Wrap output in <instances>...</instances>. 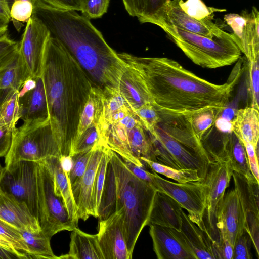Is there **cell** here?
Wrapping results in <instances>:
<instances>
[{
	"label": "cell",
	"instance_id": "6da1fadb",
	"mask_svg": "<svg viewBox=\"0 0 259 259\" xmlns=\"http://www.w3.org/2000/svg\"><path fill=\"white\" fill-rule=\"evenodd\" d=\"M118 54L138 72L151 103L159 114L190 116L209 108L223 111L238 80L237 76L217 84L199 77L171 59Z\"/></svg>",
	"mask_w": 259,
	"mask_h": 259
},
{
	"label": "cell",
	"instance_id": "7a4b0ae2",
	"mask_svg": "<svg viewBox=\"0 0 259 259\" xmlns=\"http://www.w3.org/2000/svg\"><path fill=\"white\" fill-rule=\"evenodd\" d=\"M41 76L52 134L61 155H68L92 81L72 55L51 35Z\"/></svg>",
	"mask_w": 259,
	"mask_h": 259
},
{
	"label": "cell",
	"instance_id": "3957f363",
	"mask_svg": "<svg viewBox=\"0 0 259 259\" xmlns=\"http://www.w3.org/2000/svg\"><path fill=\"white\" fill-rule=\"evenodd\" d=\"M33 14L72 55L95 86L118 87L127 65L90 19L76 11L54 9L41 0L34 6Z\"/></svg>",
	"mask_w": 259,
	"mask_h": 259
},
{
	"label": "cell",
	"instance_id": "277c9868",
	"mask_svg": "<svg viewBox=\"0 0 259 259\" xmlns=\"http://www.w3.org/2000/svg\"><path fill=\"white\" fill-rule=\"evenodd\" d=\"M156 190L135 176L122 159L111 151L98 218L103 220L121 210L127 250L132 258L138 237L148 225Z\"/></svg>",
	"mask_w": 259,
	"mask_h": 259
},
{
	"label": "cell",
	"instance_id": "5b68a950",
	"mask_svg": "<svg viewBox=\"0 0 259 259\" xmlns=\"http://www.w3.org/2000/svg\"><path fill=\"white\" fill-rule=\"evenodd\" d=\"M160 116L154 130L148 133L157 162L177 169H196L203 181L211 162L190 116Z\"/></svg>",
	"mask_w": 259,
	"mask_h": 259
},
{
	"label": "cell",
	"instance_id": "8992f818",
	"mask_svg": "<svg viewBox=\"0 0 259 259\" xmlns=\"http://www.w3.org/2000/svg\"><path fill=\"white\" fill-rule=\"evenodd\" d=\"M159 26L185 55L195 64L215 69L232 65L238 61L241 52L236 44L234 34L209 38L180 29L163 21Z\"/></svg>",
	"mask_w": 259,
	"mask_h": 259
},
{
	"label": "cell",
	"instance_id": "52a82bcc",
	"mask_svg": "<svg viewBox=\"0 0 259 259\" xmlns=\"http://www.w3.org/2000/svg\"><path fill=\"white\" fill-rule=\"evenodd\" d=\"M61 154L55 140L50 121L23 123L16 128L10 149L6 155L5 168L21 161L39 162Z\"/></svg>",
	"mask_w": 259,
	"mask_h": 259
},
{
	"label": "cell",
	"instance_id": "ba28073f",
	"mask_svg": "<svg viewBox=\"0 0 259 259\" xmlns=\"http://www.w3.org/2000/svg\"><path fill=\"white\" fill-rule=\"evenodd\" d=\"M36 219L41 231L51 238L77 227L70 219L61 198L55 193L51 172L44 161L36 162Z\"/></svg>",
	"mask_w": 259,
	"mask_h": 259
},
{
	"label": "cell",
	"instance_id": "9c48e42d",
	"mask_svg": "<svg viewBox=\"0 0 259 259\" xmlns=\"http://www.w3.org/2000/svg\"><path fill=\"white\" fill-rule=\"evenodd\" d=\"M232 172L228 160L212 162L208 165L203 181L206 188V206L203 219L205 234L213 245L220 239L216 227L217 209L229 185Z\"/></svg>",
	"mask_w": 259,
	"mask_h": 259
},
{
	"label": "cell",
	"instance_id": "30bf717a",
	"mask_svg": "<svg viewBox=\"0 0 259 259\" xmlns=\"http://www.w3.org/2000/svg\"><path fill=\"white\" fill-rule=\"evenodd\" d=\"M152 186L156 191L175 200L187 211L189 218L205 233L203 219L206 206V188L203 181L175 183L155 172Z\"/></svg>",
	"mask_w": 259,
	"mask_h": 259
},
{
	"label": "cell",
	"instance_id": "8fae6325",
	"mask_svg": "<svg viewBox=\"0 0 259 259\" xmlns=\"http://www.w3.org/2000/svg\"><path fill=\"white\" fill-rule=\"evenodd\" d=\"M51 37L45 24L33 14L26 23L18 52L32 78L41 76L45 52Z\"/></svg>",
	"mask_w": 259,
	"mask_h": 259
},
{
	"label": "cell",
	"instance_id": "7c38bea8",
	"mask_svg": "<svg viewBox=\"0 0 259 259\" xmlns=\"http://www.w3.org/2000/svg\"><path fill=\"white\" fill-rule=\"evenodd\" d=\"M36 162L21 161L6 169L0 188L25 203L36 217Z\"/></svg>",
	"mask_w": 259,
	"mask_h": 259
},
{
	"label": "cell",
	"instance_id": "4fadbf2b",
	"mask_svg": "<svg viewBox=\"0 0 259 259\" xmlns=\"http://www.w3.org/2000/svg\"><path fill=\"white\" fill-rule=\"evenodd\" d=\"M224 20L232 28L236 44L248 62L259 58V12L253 7L250 12L243 11L240 15L226 14Z\"/></svg>",
	"mask_w": 259,
	"mask_h": 259
},
{
	"label": "cell",
	"instance_id": "5bb4252c",
	"mask_svg": "<svg viewBox=\"0 0 259 259\" xmlns=\"http://www.w3.org/2000/svg\"><path fill=\"white\" fill-rule=\"evenodd\" d=\"M211 18L200 20L194 19L182 9L179 0H168L163 6L154 24L163 21L180 29L209 38L224 37L233 34L224 31Z\"/></svg>",
	"mask_w": 259,
	"mask_h": 259
},
{
	"label": "cell",
	"instance_id": "9a60e30c",
	"mask_svg": "<svg viewBox=\"0 0 259 259\" xmlns=\"http://www.w3.org/2000/svg\"><path fill=\"white\" fill-rule=\"evenodd\" d=\"M234 189L239 197L245 218V230L259 255L258 183L250 182L243 175L233 171Z\"/></svg>",
	"mask_w": 259,
	"mask_h": 259
},
{
	"label": "cell",
	"instance_id": "2e32d148",
	"mask_svg": "<svg viewBox=\"0 0 259 259\" xmlns=\"http://www.w3.org/2000/svg\"><path fill=\"white\" fill-rule=\"evenodd\" d=\"M216 227L220 239L228 240L233 246L245 232V218L235 189L223 197L216 212Z\"/></svg>",
	"mask_w": 259,
	"mask_h": 259
},
{
	"label": "cell",
	"instance_id": "e0dca14e",
	"mask_svg": "<svg viewBox=\"0 0 259 259\" xmlns=\"http://www.w3.org/2000/svg\"><path fill=\"white\" fill-rule=\"evenodd\" d=\"M97 235L104 259L132 258L125 239L121 210L99 220Z\"/></svg>",
	"mask_w": 259,
	"mask_h": 259
},
{
	"label": "cell",
	"instance_id": "ac0fdd59",
	"mask_svg": "<svg viewBox=\"0 0 259 259\" xmlns=\"http://www.w3.org/2000/svg\"><path fill=\"white\" fill-rule=\"evenodd\" d=\"M100 143L95 146L85 171L76 182L71 185L73 199L79 219L86 221L94 217L92 194L96 172L105 147Z\"/></svg>",
	"mask_w": 259,
	"mask_h": 259
},
{
	"label": "cell",
	"instance_id": "d6986e66",
	"mask_svg": "<svg viewBox=\"0 0 259 259\" xmlns=\"http://www.w3.org/2000/svg\"><path fill=\"white\" fill-rule=\"evenodd\" d=\"M0 220L22 230L41 231L36 217L27 205L0 188Z\"/></svg>",
	"mask_w": 259,
	"mask_h": 259
},
{
	"label": "cell",
	"instance_id": "ffe728a7",
	"mask_svg": "<svg viewBox=\"0 0 259 259\" xmlns=\"http://www.w3.org/2000/svg\"><path fill=\"white\" fill-rule=\"evenodd\" d=\"M180 231L170 228L173 234L185 246L194 259H214L213 244L206 234L182 211Z\"/></svg>",
	"mask_w": 259,
	"mask_h": 259
},
{
	"label": "cell",
	"instance_id": "44dd1931",
	"mask_svg": "<svg viewBox=\"0 0 259 259\" xmlns=\"http://www.w3.org/2000/svg\"><path fill=\"white\" fill-rule=\"evenodd\" d=\"M149 226L153 250L158 259H194L170 228L153 224Z\"/></svg>",
	"mask_w": 259,
	"mask_h": 259
},
{
	"label": "cell",
	"instance_id": "7402d4cb",
	"mask_svg": "<svg viewBox=\"0 0 259 259\" xmlns=\"http://www.w3.org/2000/svg\"><path fill=\"white\" fill-rule=\"evenodd\" d=\"M102 89L93 86L78 121L74 138L80 136L92 125H97L102 140L106 142L109 126L104 118Z\"/></svg>",
	"mask_w": 259,
	"mask_h": 259
},
{
	"label": "cell",
	"instance_id": "603a6c76",
	"mask_svg": "<svg viewBox=\"0 0 259 259\" xmlns=\"http://www.w3.org/2000/svg\"><path fill=\"white\" fill-rule=\"evenodd\" d=\"M182 207L168 195L156 191L148 225H156L180 231Z\"/></svg>",
	"mask_w": 259,
	"mask_h": 259
},
{
	"label": "cell",
	"instance_id": "cb8c5ba5",
	"mask_svg": "<svg viewBox=\"0 0 259 259\" xmlns=\"http://www.w3.org/2000/svg\"><path fill=\"white\" fill-rule=\"evenodd\" d=\"M36 79L35 88L19 97L20 119L23 123L29 124L49 120L43 80L41 76Z\"/></svg>",
	"mask_w": 259,
	"mask_h": 259
},
{
	"label": "cell",
	"instance_id": "d4e9b609",
	"mask_svg": "<svg viewBox=\"0 0 259 259\" xmlns=\"http://www.w3.org/2000/svg\"><path fill=\"white\" fill-rule=\"evenodd\" d=\"M127 65L118 85V90L127 107L134 112L141 106L151 103L145 85L138 72Z\"/></svg>",
	"mask_w": 259,
	"mask_h": 259
},
{
	"label": "cell",
	"instance_id": "484cf974",
	"mask_svg": "<svg viewBox=\"0 0 259 259\" xmlns=\"http://www.w3.org/2000/svg\"><path fill=\"white\" fill-rule=\"evenodd\" d=\"M221 139L222 157L228 160L233 171L245 176L250 182H257L250 171L245 147L232 132L223 135Z\"/></svg>",
	"mask_w": 259,
	"mask_h": 259
},
{
	"label": "cell",
	"instance_id": "4316f807",
	"mask_svg": "<svg viewBox=\"0 0 259 259\" xmlns=\"http://www.w3.org/2000/svg\"><path fill=\"white\" fill-rule=\"evenodd\" d=\"M59 157H52L43 161L51 172L55 194L61 198L70 219L77 226L79 220L68 175L61 167Z\"/></svg>",
	"mask_w": 259,
	"mask_h": 259
},
{
	"label": "cell",
	"instance_id": "83f0119b",
	"mask_svg": "<svg viewBox=\"0 0 259 259\" xmlns=\"http://www.w3.org/2000/svg\"><path fill=\"white\" fill-rule=\"evenodd\" d=\"M231 130L241 141L251 143L258 149L259 139V112L252 107L237 111L231 122Z\"/></svg>",
	"mask_w": 259,
	"mask_h": 259
},
{
	"label": "cell",
	"instance_id": "f1b7e54d",
	"mask_svg": "<svg viewBox=\"0 0 259 259\" xmlns=\"http://www.w3.org/2000/svg\"><path fill=\"white\" fill-rule=\"evenodd\" d=\"M58 258L104 259L97 234L85 233L78 227L71 231L69 250Z\"/></svg>",
	"mask_w": 259,
	"mask_h": 259
},
{
	"label": "cell",
	"instance_id": "f546056e",
	"mask_svg": "<svg viewBox=\"0 0 259 259\" xmlns=\"http://www.w3.org/2000/svg\"><path fill=\"white\" fill-rule=\"evenodd\" d=\"M30 77H31L18 48L0 75V91L5 93L11 90L19 91Z\"/></svg>",
	"mask_w": 259,
	"mask_h": 259
},
{
	"label": "cell",
	"instance_id": "4dcf8cb0",
	"mask_svg": "<svg viewBox=\"0 0 259 259\" xmlns=\"http://www.w3.org/2000/svg\"><path fill=\"white\" fill-rule=\"evenodd\" d=\"M129 130L121 121L109 125L106 136V144L124 161L145 167L131 150L128 140Z\"/></svg>",
	"mask_w": 259,
	"mask_h": 259
},
{
	"label": "cell",
	"instance_id": "1f68e13d",
	"mask_svg": "<svg viewBox=\"0 0 259 259\" xmlns=\"http://www.w3.org/2000/svg\"><path fill=\"white\" fill-rule=\"evenodd\" d=\"M20 232L27 245L31 258H58L51 248V238L45 235L41 231L30 232L20 230Z\"/></svg>",
	"mask_w": 259,
	"mask_h": 259
},
{
	"label": "cell",
	"instance_id": "d6a6232c",
	"mask_svg": "<svg viewBox=\"0 0 259 259\" xmlns=\"http://www.w3.org/2000/svg\"><path fill=\"white\" fill-rule=\"evenodd\" d=\"M140 122L130 130L128 140L131 150L134 156L140 159L145 158L157 162L154 155L150 138Z\"/></svg>",
	"mask_w": 259,
	"mask_h": 259
},
{
	"label": "cell",
	"instance_id": "836d02e7",
	"mask_svg": "<svg viewBox=\"0 0 259 259\" xmlns=\"http://www.w3.org/2000/svg\"><path fill=\"white\" fill-rule=\"evenodd\" d=\"M140 160L146 168L172 179L178 183H185L193 181H201L198 172L196 169H177L145 158H141Z\"/></svg>",
	"mask_w": 259,
	"mask_h": 259
},
{
	"label": "cell",
	"instance_id": "e575fe53",
	"mask_svg": "<svg viewBox=\"0 0 259 259\" xmlns=\"http://www.w3.org/2000/svg\"><path fill=\"white\" fill-rule=\"evenodd\" d=\"M17 90L7 93L0 103V124L12 128L21 118V107Z\"/></svg>",
	"mask_w": 259,
	"mask_h": 259
},
{
	"label": "cell",
	"instance_id": "d590c367",
	"mask_svg": "<svg viewBox=\"0 0 259 259\" xmlns=\"http://www.w3.org/2000/svg\"><path fill=\"white\" fill-rule=\"evenodd\" d=\"M111 151L108 146L105 147L95 176L92 201L94 217L95 218H98V215L107 166L110 158Z\"/></svg>",
	"mask_w": 259,
	"mask_h": 259
},
{
	"label": "cell",
	"instance_id": "8d00e7d4",
	"mask_svg": "<svg viewBox=\"0 0 259 259\" xmlns=\"http://www.w3.org/2000/svg\"><path fill=\"white\" fill-rule=\"evenodd\" d=\"M100 143L106 145L101 138L97 126L92 125L80 136L72 140L69 155L71 156L77 153L88 151Z\"/></svg>",
	"mask_w": 259,
	"mask_h": 259
},
{
	"label": "cell",
	"instance_id": "74e56055",
	"mask_svg": "<svg viewBox=\"0 0 259 259\" xmlns=\"http://www.w3.org/2000/svg\"><path fill=\"white\" fill-rule=\"evenodd\" d=\"M221 112L214 108H209L190 116L194 132L200 140L203 139L206 132L216 122Z\"/></svg>",
	"mask_w": 259,
	"mask_h": 259
},
{
	"label": "cell",
	"instance_id": "f35d334b",
	"mask_svg": "<svg viewBox=\"0 0 259 259\" xmlns=\"http://www.w3.org/2000/svg\"><path fill=\"white\" fill-rule=\"evenodd\" d=\"M102 93L104 108V115L108 125V120L111 115L120 109L127 106L117 88L105 87L102 89Z\"/></svg>",
	"mask_w": 259,
	"mask_h": 259
},
{
	"label": "cell",
	"instance_id": "ab89813d",
	"mask_svg": "<svg viewBox=\"0 0 259 259\" xmlns=\"http://www.w3.org/2000/svg\"><path fill=\"white\" fill-rule=\"evenodd\" d=\"M34 6L25 0H16L10 7V18L18 31L27 23L33 14Z\"/></svg>",
	"mask_w": 259,
	"mask_h": 259
},
{
	"label": "cell",
	"instance_id": "60d3db41",
	"mask_svg": "<svg viewBox=\"0 0 259 259\" xmlns=\"http://www.w3.org/2000/svg\"><path fill=\"white\" fill-rule=\"evenodd\" d=\"M182 9L189 16L197 20L213 18L215 9L207 7L202 0H179Z\"/></svg>",
	"mask_w": 259,
	"mask_h": 259
},
{
	"label": "cell",
	"instance_id": "b9f144b4",
	"mask_svg": "<svg viewBox=\"0 0 259 259\" xmlns=\"http://www.w3.org/2000/svg\"><path fill=\"white\" fill-rule=\"evenodd\" d=\"M0 235L9 241L17 251L26 253L30 256L28 247L20 229L0 220Z\"/></svg>",
	"mask_w": 259,
	"mask_h": 259
},
{
	"label": "cell",
	"instance_id": "7bdbcfd3",
	"mask_svg": "<svg viewBox=\"0 0 259 259\" xmlns=\"http://www.w3.org/2000/svg\"><path fill=\"white\" fill-rule=\"evenodd\" d=\"M93 148L88 151L77 153L71 156L72 166L68 175L71 185L79 180L85 171L92 154Z\"/></svg>",
	"mask_w": 259,
	"mask_h": 259
},
{
	"label": "cell",
	"instance_id": "ee69618b",
	"mask_svg": "<svg viewBox=\"0 0 259 259\" xmlns=\"http://www.w3.org/2000/svg\"><path fill=\"white\" fill-rule=\"evenodd\" d=\"M134 114L148 133L151 132L160 120L159 113L150 103L138 108Z\"/></svg>",
	"mask_w": 259,
	"mask_h": 259
},
{
	"label": "cell",
	"instance_id": "f6af8a7d",
	"mask_svg": "<svg viewBox=\"0 0 259 259\" xmlns=\"http://www.w3.org/2000/svg\"><path fill=\"white\" fill-rule=\"evenodd\" d=\"M110 0H80V11L89 19L101 17L108 8Z\"/></svg>",
	"mask_w": 259,
	"mask_h": 259
},
{
	"label": "cell",
	"instance_id": "bcb514c9",
	"mask_svg": "<svg viewBox=\"0 0 259 259\" xmlns=\"http://www.w3.org/2000/svg\"><path fill=\"white\" fill-rule=\"evenodd\" d=\"M249 91L251 100L250 107L259 110V66L258 60L248 62Z\"/></svg>",
	"mask_w": 259,
	"mask_h": 259
},
{
	"label": "cell",
	"instance_id": "7dc6e473",
	"mask_svg": "<svg viewBox=\"0 0 259 259\" xmlns=\"http://www.w3.org/2000/svg\"><path fill=\"white\" fill-rule=\"evenodd\" d=\"M168 0H145L144 9L137 17L141 23L154 24L164 4Z\"/></svg>",
	"mask_w": 259,
	"mask_h": 259
},
{
	"label": "cell",
	"instance_id": "c3c4849f",
	"mask_svg": "<svg viewBox=\"0 0 259 259\" xmlns=\"http://www.w3.org/2000/svg\"><path fill=\"white\" fill-rule=\"evenodd\" d=\"M19 42L11 39L6 33L0 37V68L6 65L18 48Z\"/></svg>",
	"mask_w": 259,
	"mask_h": 259
},
{
	"label": "cell",
	"instance_id": "681fc988",
	"mask_svg": "<svg viewBox=\"0 0 259 259\" xmlns=\"http://www.w3.org/2000/svg\"><path fill=\"white\" fill-rule=\"evenodd\" d=\"M242 235L235 242L233 247L232 259H251L250 241L249 235Z\"/></svg>",
	"mask_w": 259,
	"mask_h": 259
},
{
	"label": "cell",
	"instance_id": "f907efd6",
	"mask_svg": "<svg viewBox=\"0 0 259 259\" xmlns=\"http://www.w3.org/2000/svg\"><path fill=\"white\" fill-rule=\"evenodd\" d=\"M16 128L0 124V158L5 157L8 153Z\"/></svg>",
	"mask_w": 259,
	"mask_h": 259
},
{
	"label": "cell",
	"instance_id": "816d5d0a",
	"mask_svg": "<svg viewBox=\"0 0 259 259\" xmlns=\"http://www.w3.org/2000/svg\"><path fill=\"white\" fill-rule=\"evenodd\" d=\"M241 141L244 145L245 148L250 171L256 181L259 182L257 149H256L249 142L243 141Z\"/></svg>",
	"mask_w": 259,
	"mask_h": 259
},
{
	"label": "cell",
	"instance_id": "f5cc1de1",
	"mask_svg": "<svg viewBox=\"0 0 259 259\" xmlns=\"http://www.w3.org/2000/svg\"><path fill=\"white\" fill-rule=\"evenodd\" d=\"M233 247L228 240L220 239L213 246L214 259H232Z\"/></svg>",
	"mask_w": 259,
	"mask_h": 259
},
{
	"label": "cell",
	"instance_id": "db71d44e",
	"mask_svg": "<svg viewBox=\"0 0 259 259\" xmlns=\"http://www.w3.org/2000/svg\"><path fill=\"white\" fill-rule=\"evenodd\" d=\"M48 6L59 10L80 11V0H41Z\"/></svg>",
	"mask_w": 259,
	"mask_h": 259
},
{
	"label": "cell",
	"instance_id": "11a10c76",
	"mask_svg": "<svg viewBox=\"0 0 259 259\" xmlns=\"http://www.w3.org/2000/svg\"><path fill=\"white\" fill-rule=\"evenodd\" d=\"M124 8L130 15L138 17L143 11L145 0H122Z\"/></svg>",
	"mask_w": 259,
	"mask_h": 259
},
{
	"label": "cell",
	"instance_id": "9f6ffc18",
	"mask_svg": "<svg viewBox=\"0 0 259 259\" xmlns=\"http://www.w3.org/2000/svg\"><path fill=\"white\" fill-rule=\"evenodd\" d=\"M132 111L127 107H124L113 113L108 122V125L115 124L125 117Z\"/></svg>",
	"mask_w": 259,
	"mask_h": 259
},
{
	"label": "cell",
	"instance_id": "6f0895ef",
	"mask_svg": "<svg viewBox=\"0 0 259 259\" xmlns=\"http://www.w3.org/2000/svg\"><path fill=\"white\" fill-rule=\"evenodd\" d=\"M0 246L15 253L19 258H30L26 253L17 251L3 236L0 235Z\"/></svg>",
	"mask_w": 259,
	"mask_h": 259
},
{
	"label": "cell",
	"instance_id": "680465c9",
	"mask_svg": "<svg viewBox=\"0 0 259 259\" xmlns=\"http://www.w3.org/2000/svg\"><path fill=\"white\" fill-rule=\"evenodd\" d=\"M0 19L9 23L10 18V9L7 0H0Z\"/></svg>",
	"mask_w": 259,
	"mask_h": 259
},
{
	"label": "cell",
	"instance_id": "91938a15",
	"mask_svg": "<svg viewBox=\"0 0 259 259\" xmlns=\"http://www.w3.org/2000/svg\"><path fill=\"white\" fill-rule=\"evenodd\" d=\"M59 160L61 168L68 176L72 166L71 156L69 155H61Z\"/></svg>",
	"mask_w": 259,
	"mask_h": 259
},
{
	"label": "cell",
	"instance_id": "94428289",
	"mask_svg": "<svg viewBox=\"0 0 259 259\" xmlns=\"http://www.w3.org/2000/svg\"><path fill=\"white\" fill-rule=\"evenodd\" d=\"M19 258L14 252L0 246V259Z\"/></svg>",
	"mask_w": 259,
	"mask_h": 259
},
{
	"label": "cell",
	"instance_id": "6125c7cd",
	"mask_svg": "<svg viewBox=\"0 0 259 259\" xmlns=\"http://www.w3.org/2000/svg\"><path fill=\"white\" fill-rule=\"evenodd\" d=\"M16 0H7V2H8V5L9 6V7H10H10L12 4V3ZM25 1H30V2H31L32 3V4L33 5V6H34L36 4V3L37 2V1L38 0H25Z\"/></svg>",
	"mask_w": 259,
	"mask_h": 259
},
{
	"label": "cell",
	"instance_id": "be15d7a7",
	"mask_svg": "<svg viewBox=\"0 0 259 259\" xmlns=\"http://www.w3.org/2000/svg\"><path fill=\"white\" fill-rule=\"evenodd\" d=\"M5 170H6L5 167H2L1 166V165L0 164V182L4 175Z\"/></svg>",
	"mask_w": 259,
	"mask_h": 259
},
{
	"label": "cell",
	"instance_id": "e7e4bbea",
	"mask_svg": "<svg viewBox=\"0 0 259 259\" xmlns=\"http://www.w3.org/2000/svg\"><path fill=\"white\" fill-rule=\"evenodd\" d=\"M4 97V94L2 91H0V103Z\"/></svg>",
	"mask_w": 259,
	"mask_h": 259
},
{
	"label": "cell",
	"instance_id": "03108f58",
	"mask_svg": "<svg viewBox=\"0 0 259 259\" xmlns=\"http://www.w3.org/2000/svg\"><path fill=\"white\" fill-rule=\"evenodd\" d=\"M8 63H7V64H8ZM7 64H6V65H7ZM6 65H5V66H3V67H1V68H0V75H1V73H2V71H3V69H4V68H5V67L6 66Z\"/></svg>",
	"mask_w": 259,
	"mask_h": 259
},
{
	"label": "cell",
	"instance_id": "003e7915",
	"mask_svg": "<svg viewBox=\"0 0 259 259\" xmlns=\"http://www.w3.org/2000/svg\"><path fill=\"white\" fill-rule=\"evenodd\" d=\"M0 22H4V23H6V22H4L2 20H1V19H0ZM7 24H8V23H7Z\"/></svg>",
	"mask_w": 259,
	"mask_h": 259
}]
</instances>
